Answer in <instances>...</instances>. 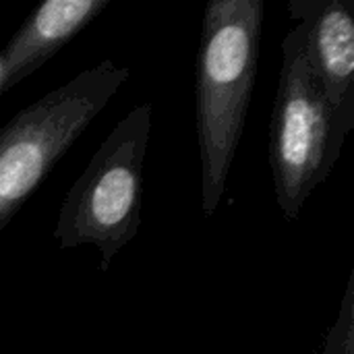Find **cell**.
I'll list each match as a JSON object with an SVG mask.
<instances>
[{
    "label": "cell",
    "mask_w": 354,
    "mask_h": 354,
    "mask_svg": "<svg viewBox=\"0 0 354 354\" xmlns=\"http://www.w3.org/2000/svg\"><path fill=\"white\" fill-rule=\"evenodd\" d=\"M263 8V0H212L203 10L195 100L205 218L222 203L245 131L259 68Z\"/></svg>",
    "instance_id": "obj_1"
},
{
    "label": "cell",
    "mask_w": 354,
    "mask_h": 354,
    "mask_svg": "<svg viewBox=\"0 0 354 354\" xmlns=\"http://www.w3.org/2000/svg\"><path fill=\"white\" fill-rule=\"evenodd\" d=\"M354 114L336 110L313 71L305 27L282 39V68L270 124V166L276 201L286 220H297L336 166Z\"/></svg>",
    "instance_id": "obj_2"
},
{
    "label": "cell",
    "mask_w": 354,
    "mask_h": 354,
    "mask_svg": "<svg viewBox=\"0 0 354 354\" xmlns=\"http://www.w3.org/2000/svg\"><path fill=\"white\" fill-rule=\"evenodd\" d=\"M153 104L135 106L102 141L66 191L58 209L54 241L60 249L93 247L100 270L137 236L143 205V162L149 145Z\"/></svg>",
    "instance_id": "obj_3"
},
{
    "label": "cell",
    "mask_w": 354,
    "mask_h": 354,
    "mask_svg": "<svg viewBox=\"0 0 354 354\" xmlns=\"http://www.w3.org/2000/svg\"><path fill=\"white\" fill-rule=\"evenodd\" d=\"M129 77V66L102 60L19 110L0 129V232Z\"/></svg>",
    "instance_id": "obj_4"
},
{
    "label": "cell",
    "mask_w": 354,
    "mask_h": 354,
    "mask_svg": "<svg viewBox=\"0 0 354 354\" xmlns=\"http://www.w3.org/2000/svg\"><path fill=\"white\" fill-rule=\"evenodd\" d=\"M295 23L305 27L307 50L328 102L354 114V4L351 0H292Z\"/></svg>",
    "instance_id": "obj_5"
},
{
    "label": "cell",
    "mask_w": 354,
    "mask_h": 354,
    "mask_svg": "<svg viewBox=\"0 0 354 354\" xmlns=\"http://www.w3.org/2000/svg\"><path fill=\"white\" fill-rule=\"evenodd\" d=\"M110 0H46L33 8L2 52V93L41 68Z\"/></svg>",
    "instance_id": "obj_6"
},
{
    "label": "cell",
    "mask_w": 354,
    "mask_h": 354,
    "mask_svg": "<svg viewBox=\"0 0 354 354\" xmlns=\"http://www.w3.org/2000/svg\"><path fill=\"white\" fill-rule=\"evenodd\" d=\"M322 354H354V270L348 276L338 317L324 338Z\"/></svg>",
    "instance_id": "obj_7"
},
{
    "label": "cell",
    "mask_w": 354,
    "mask_h": 354,
    "mask_svg": "<svg viewBox=\"0 0 354 354\" xmlns=\"http://www.w3.org/2000/svg\"><path fill=\"white\" fill-rule=\"evenodd\" d=\"M0 93H2V54H0Z\"/></svg>",
    "instance_id": "obj_8"
}]
</instances>
